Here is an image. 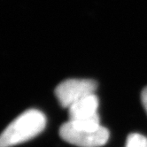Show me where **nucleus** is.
<instances>
[{
  "label": "nucleus",
  "instance_id": "nucleus-1",
  "mask_svg": "<svg viewBox=\"0 0 147 147\" xmlns=\"http://www.w3.org/2000/svg\"><path fill=\"white\" fill-rule=\"evenodd\" d=\"M45 114L36 109H30L10 123L0 138V147H12L32 139L45 128Z\"/></svg>",
  "mask_w": 147,
  "mask_h": 147
},
{
  "label": "nucleus",
  "instance_id": "nucleus-2",
  "mask_svg": "<svg viewBox=\"0 0 147 147\" xmlns=\"http://www.w3.org/2000/svg\"><path fill=\"white\" fill-rule=\"evenodd\" d=\"M60 138L79 147H101L107 144L109 131L100 124H82L67 121L59 129Z\"/></svg>",
  "mask_w": 147,
  "mask_h": 147
},
{
  "label": "nucleus",
  "instance_id": "nucleus-3",
  "mask_svg": "<svg viewBox=\"0 0 147 147\" xmlns=\"http://www.w3.org/2000/svg\"><path fill=\"white\" fill-rule=\"evenodd\" d=\"M97 86V82L93 80L68 79L57 86L55 96L62 107L69 108L82 98L94 94Z\"/></svg>",
  "mask_w": 147,
  "mask_h": 147
},
{
  "label": "nucleus",
  "instance_id": "nucleus-4",
  "mask_svg": "<svg viewBox=\"0 0 147 147\" xmlns=\"http://www.w3.org/2000/svg\"><path fill=\"white\" fill-rule=\"evenodd\" d=\"M98 108V99L95 94L82 98L67 108L69 121L82 124H100Z\"/></svg>",
  "mask_w": 147,
  "mask_h": 147
},
{
  "label": "nucleus",
  "instance_id": "nucleus-5",
  "mask_svg": "<svg viewBox=\"0 0 147 147\" xmlns=\"http://www.w3.org/2000/svg\"><path fill=\"white\" fill-rule=\"evenodd\" d=\"M125 147H147V138L138 133L129 135Z\"/></svg>",
  "mask_w": 147,
  "mask_h": 147
},
{
  "label": "nucleus",
  "instance_id": "nucleus-6",
  "mask_svg": "<svg viewBox=\"0 0 147 147\" xmlns=\"http://www.w3.org/2000/svg\"><path fill=\"white\" fill-rule=\"evenodd\" d=\"M141 99H142V104L144 106V108L147 113V87L144 88L142 91L141 94Z\"/></svg>",
  "mask_w": 147,
  "mask_h": 147
}]
</instances>
